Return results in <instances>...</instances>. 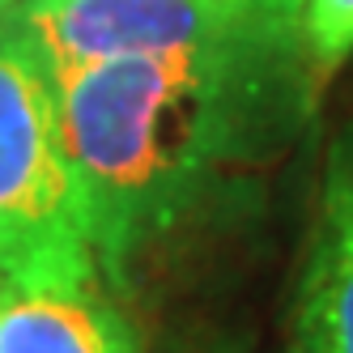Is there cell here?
I'll list each match as a JSON object with an SVG mask.
<instances>
[{"instance_id":"obj_1","label":"cell","mask_w":353,"mask_h":353,"mask_svg":"<svg viewBox=\"0 0 353 353\" xmlns=\"http://www.w3.org/2000/svg\"><path fill=\"white\" fill-rule=\"evenodd\" d=\"M319 85L294 9L56 81L90 256L128 307L174 247L225 217L294 145Z\"/></svg>"},{"instance_id":"obj_2","label":"cell","mask_w":353,"mask_h":353,"mask_svg":"<svg viewBox=\"0 0 353 353\" xmlns=\"http://www.w3.org/2000/svg\"><path fill=\"white\" fill-rule=\"evenodd\" d=\"M94 264L60 141L56 81L0 21V276Z\"/></svg>"},{"instance_id":"obj_3","label":"cell","mask_w":353,"mask_h":353,"mask_svg":"<svg viewBox=\"0 0 353 353\" xmlns=\"http://www.w3.org/2000/svg\"><path fill=\"white\" fill-rule=\"evenodd\" d=\"M268 9L281 5L268 0H21L0 21L43 60L52 81H64L68 72L107 60L225 39Z\"/></svg>"},{"instance_id":"obj_4","label":"cell","mask_w":353,"mask_h":353,"mask_svg":"<svg viewBox=\"0 0 353 353\" xmlns=\"http://www.w3.org/2000/svg\"><path fill=\"white\" fill-rule=\"evenodd\" d=\"M0 353H145V345L98 264H60L0 276Z\"/></svg>"},{"instance_id":"obj_5","label":"cell","mask_w":353,"mask_h":353,"mask_svg":"<svg viewBox=\"0 0 353 353\" xmlns=\"http://www.w3.org/2000/svg\"><path fill=\"white\" fill-rule=\"evenodd\" d=\"M290 353H353V123L323 162L290 307Z\"/></svg>"},{"instance_id":"obj_6","label":"cell","mask_w":353,"mask_h":353,"mask_svg":"<svg viewBox=\"0 0 353 353\" xmlns=\"http://www.w3.org/2000/svg\"><path fill=\"white\" fill-rule=\"evenodd\" d=\"M302 34L315 72L327 81L353 56V0H302Z\"/></svg>"},{"instance_id":"obj_7","label":"cell","mask_w":353,"mask_h":353,"mask_svg":"<svg viewBox=\"0 0 353 353\" xmlns=\"http://www.w3.org/2000/svg\"><path fill=\"white\" fill-rule=\"evenodd\" d=\"M17 5H21V0H0V17H9V13H13Z\"/></svg>"},{"instance_id":"obj_8","label":"cell","mask_w":353,"mask_h":353,"mask_svg":"<svg viewBox=\"0 0 353 353\" xmlns=\"http://www.w3.org/2000/svg\"><path fill=\"white\" fill-rule=\"evenodd\" d=\"M268 5H281V9H298L302 13V0H268Z\"/></svg>"}]
</instances>
